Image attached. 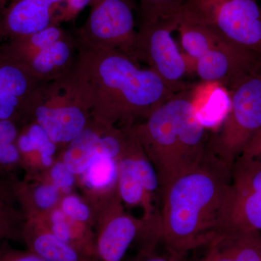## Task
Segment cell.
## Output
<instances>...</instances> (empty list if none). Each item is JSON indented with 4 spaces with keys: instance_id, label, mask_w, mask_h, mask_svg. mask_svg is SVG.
<instances>
[{
    "instance_id": "d590c367",
    "label": "cell",
    "mask_w": 261,
    "mask_h": 261,
    "mask_svg": "<svg viewBox=\"0 0 261 261\" xmlns=\"http://www.w3.org/2000/svg\"><path fill=\"white\" fill-rule=\"evenodd\" d=\"M10 1V0H0V17L3 15L5 8H6L7 6L9 4Z\"/></svg>"
},
{
    "instance_id": "d6986e66",
    "label": "cell",
    "mask_w": 261,
    "mask_h": 261,
    "mask_svg": "<svg viewBox=\"0 0 261 261\" xmlns=\"http://www.w3.org/2000/svg\"><path fill=\"white\" fill-rule=\"evenodd\" d=\"M118 160L95 154L85 172L84 181L96 191L112 192L118 186Z\"/></svg>"
},
{
    "instance_id": "e0dca14e",
    "label": "cell",
    "mask_w": 261,
    "mask_h": 261,
    "mask_svg": "<svg viewBox=\"0 0 261 261\" xmlns=\"http://www.w3.org/2000/svg\"><path fill=\"white\" fill-rule=\"evenodd\" d=\"M97 126H87L73 140L65 149L63 162L70 172L74 175L83 174L95 155V147L102 135L105 126L108 125L99 123Z\"/></svg>"
},
{
    "instance_id": "30bf717a",
    "label": "cell",
    "mask_w": 261,
    "mask_h": 261,
    "mask_svg": "<svg viewBox=\"0 0 261 261\" xmlns=\"http://www.w3.org/2000/svg\"><path fill=\"white\" fill-rule=\"evenodd\" d=\"M177 29L176 17L141 23L137 32L134 59L144 62L174 93L189 88L185 83L187 61L180 53L172 33Z\"/></svg>"
},
{
    "instance_id": "ac0fdd59",
    "label": "cell",
    "mask_w": 261,
    "mask_h": 261,
    "mask_svg": "<svg viewBox=\"0 0 261 261\" xmlns=\"http://www.w3.org/2000/svg\"><path fill=\"white\" fill-rule=\"evenodd\" d=\"M233 192L229 233L261 232V196L233 188Z\"/></svg>"
},
{
    "instance_id": "5b68a950",
    "label": "cell",
    "mask_w": 261,
    "mask_h": 261,
    "mask_svg": "<svg viewBox=\"0 0 261 261\" xmlns=\"http://www.w3.org/2000/svg\"><path fill=\"white\" fill-rule=\"evenodd\" d=\"M88 106L68 75L41 84L27 116H34L54 143H69L89 124Z\"/></svg>"
},
{
    "instance_id": "52a82bcc",
    "label": "cell",
    "mask_w": 261,
    "mask_h": 261,
    "mask_svg": "<svg viewBox=\"0 0 261 261\" xmlns=\"http://www.w3.org/2000/svg\"><path fill=\"white\" fill-rule=\"evenodd\" d=\"M75 38L57 23L41 32L0 43L3 53L39 82H51L69 73L74 65Z\"/></svg>"
},
{
    "instance_id": "f1b7e54d",
    "label": "cell",
    "mask_w": 261,
    "mask_h": 261,
    "mask_svg": "<svg viewBox=\"0 0 261 261\" xmlns=\"http://www.w3.org/2000/svg\"><path fill=\"white\" fill-rule=\"evenodd\" d=\"M24 132L32 141L35 147L36 152H39L43 146L51 141L44 128L37 123L30 125Z\"/></svg>"
},
{
    "instance_id": "d4e9b609",
    "label": "cell",
    "mask_w": 261,
    "mask_h": 261,
    "mask_svg": "<svg viewBox=\"0 0 261 261\" xmlns=\"http://www.w3.org/2000/svg\"><path fill=\"white\" fill-rule=\"evenodd\" d=\"M6 240H0V261H44L32 251H22L13 248Z\"/></svg>"
},
{
    "instance_id": "603a6c76",
    "label": "cell",
    "mask_w": 261,
    "mask_h": 261,
    "mask_svg": "<svg viewBox=\"0 0 261 261\" xmlns=\"http://www.w3.org/2000/svg\"><path fill=\"white\" fill-rule=\"evenodd\" d=\"M25 188V186H23ZM58 190L54 185H41V186L36 187L34 191L32 192V195L30 196L28 192L27 194L30 197H32L33 202L34 205L37 206L38 208L42 210H48L50 209L58 202L59 193Z\"/></svg>"
},
{
    "instance_id": "4316f807",
    "label": "cell",
    "mask_w": 261,
    "mask_h": 261,
    "mask_svg": "<svg viewBox=\"0 0 261 261\" xmlns=\"http://www.w3.org/2000/svg\"><path fill=\"white\" fill-rule=\"evenodd\" d=\"M93 0H65L64 4L57 13L55 23L68 21L74 18L87 5H90Z\"/></svg>"
},
{
    "instance_id": "d6a6232c",
    "label": "cell",
    "mask_w": 261,
    "mask_h": 261,
    "mask_svg": "<svg viewBox=\"0 0 261 261\" xmlns=\"http://www.w3.org/2000/svg\"><path fill=\"white\" fill-rule=\"evenodd\" d=\"M10 197H11V195H9L6 189L0 185V214L15 209Z\"/></svg>"
},
{
    "instance_id": "ffe728a7",
    "label": "cell",
    "mask_w": 261,
    "mask_h": 261,
    "mask_svg": "<svg viewBox=\"0 0 261 261\" xmlns=\"http://www.w3.org/2000/svg\"><path fill=\"white\" fill-rule=\"evenodd\" d=\"M231 178L237 191L261 196V161L240 155L233 163Z\"/></svg>"
},
{
    "instance_id": "836d02e7",
    "label": "cell",
    "mask_w": 261,
    "mask_h": 261,
    "mask_svg": "<svg viewBox=\"0 0 261 261\" xmlns=\"http://www.w3.org/2000/svg\"><path fill=\"white\" fill-rule=\"evenodd\" d=\"M65 215L61 209H56L51 212L50 216L51 224L65 221Z\"/></svg>"
},
{
    "instance_id": "e575fe53",
    "label": "cell",
    "mask_w": 261,
    "mask_h": 261,
    "mask_svg": "<svg viewBox=\"0 0 261 261\" xmlns=\"http://www.w3.org/2000/svg\"><path fill=\"white\" fill-rule=\"evenodd\" d=\"M41 161L42 163L46 167H49L53 163V157L51 156L44 155V154H41Z\"/></svg>"
},
{
    "instance_id": "83f0119b",
    "label": "cell",
    "mask_w": 261,
    "mask_h": 261,
    "mask_svg": "<svg viewBox=\"0 0 261 261\" xmlns=\"http://www.w3.org/2000/svg\"><path fill=\"white\" fill-rule=\"evenodd\" d=\"M50 176L53 185L61 190L74 185L75 175L70 172L63 162L57 163L53 166Z\"/></svg>"
},
{
    "instance_id": "7c38bea8",
    "label": "cell",
    "mask_w": 261,
    "mask_h": 261,
    "mask_svg": "<svg viewBox=\"0 0 261 261\" xmlns=\"http://www.w3.org/2000/svg\"><path fill=\"white\" fill-rule=\"evenodd\" d=\"M65 0H10L0 17V43L41 32L55 23Z\"/></svg>"
},
{
    "instance_id": "8d00e7d4",
    "label": "cell",
    "mask_w": 261,
    "mask_h": 261,
    "mask_svg": "<svg viewBox=\"0 0 261 261\" xmlns=\"http://www.w3.org/2000/svg\"><path fill=\"white\" fill-rule=\"evenodd\" d=\"M61 191L66 195H70L71 192V187H65V188L62 189Z\"/></svg>"
},
{
    "instance_id": "4dcf8cb0",
    "label": "cell",
    "mask_w": 261,
    "mask_h": 261,
    "mask_svg": "<svg viewBox=\"0 0 261 261\" xmlns=\"http://www.w3.org/2000/svg\"><path fill=\"white\" fill-rule=\"evenodd\" d=\"M240 155L261 161V128L254 135Z\"/></svg>"
},
{
    "instance_id": "1f68e13d",
    "label": "cell",
    "mask_w": 261,
    "mask_h": 261,
    "mask_svg": "<svg viewBox=\"0 0 261 261\" xmlns=\"http://www.w3.org/2000/svg\"><path fill=\"white\" fill-rule=\"evenodd\" d=\"M129 261H182V257L168 252V255H159L154 251H142Z\"/></svg>"
},
{
    "instance_id": "7402d4cb",
    "label": "cell",
    "mask_w": 261,
    "mask_h": 261,
    "mask_svg": "<svg viewBox=\"0 0 261 261\" xmlns=\"http://www.w3.org/2000/svg\"><path fill=\"white\" fill-rule=\"evenodd\" d=\"M19 221L20 216L15 209L0 214V240L22 239Z\"/></svg>"
},
{
    "instance_id": "74e56055",
    "label": "cell",
    "mask_w": 261,
    "mask_h": 261,
    "mask_svg": "<svg viewBox=\"0 0 261 261\" xmlns=\"http://www.w3.org/2000/svg\"></svg>"
},
{
    "instance_id": "cb8c5ba5",
    "label": "cell",
    "mask_w": 261,
    "mask_h": 261,
    "mask_svg": "<svg viewBox=\"0 0 261 261\" xmlns=\"http://www.w3.org/2000/svg\"><path fill=\"white\" fill-rule=\"evenodd\" d=\"M61 210L65 216L75 221H87L90 216L88 206L84 203L78 197L68 195L63 199L61 203Z\"/></svg>"
},
{
    "instance_id": "7a4b0ae2",
    "label": "cell",
    "mask_w": 261,
    "mask_h": 261,
    "mask_svg": "<svg viewBox=\"0 0 261 261\" xmlns=\"http://www.w3.org/2000/svg\"><path fill=\"white\" fill-rule=\"evenodd\" d=\"M69 75L95 121L133 127L175 94L150 69L119 50H94L76 45Z\"/></svg>"
},
{
    "instance_id": "3957f363",
    "label": "cell",
    "mask_w": 261,
    "mask_h": 261,
    "mask_svg": "<svg viewBox=\"0 0 261 261\" xmlns=\"http://www.w3.org/2000/svg\"><path fill=\"white\" fill-rule=\"evenodd\" d=\"M197 94L190 89L175 94L132 127L157 173L161 200L170 184L195 167L207 152V137L199 119Z\"/></svg>"
},
{
    "instance_id": "9c48e42d",
    "label": "cell",
    "mask_w": 261,
    "mask_h": 261,
    "mask_svg": "<svg viewBox=\"0 0 261 261\" xmlns=\"http://www.w3.org/2000/svg\"><path fill=\"white\" fill-rule=\"evenodd\" d=\"M90 5L88 18L75 34L76 45L119 50L134 59L137 32L132 0H93Z\"/></svg>"
},
{
    "instance_id": "4fadbf2b",
    "label": "cell",
    "mask_w": 261,
    "mask_h": 261,
    "mask_svg": "<svg viewBox=\"0 0 261 261\" xmlns=\"http://www.w3.org/2000/svg\"><path fill=\"white\" fill-rule=\"evenodd\" d=\"M41 84L0 49V120L17 123L23 118L29 100Z\"/></svg>"
},
{
    "instance_id": "44dd1931",
    "label": "cell",
    "mask_w": 261,
    "mask_h": 261,
    "mask_svg": "<svg viewBox=\"0 0 261 261\" xmlns=\"http://www.w3.org/2000/svg\"><path fill=\"white\" fill-rule=\"evenodd\" d=\"M142 23L177 16L188 0H139Z\"/></svg>"
},
{
    "instance_id": "277c9868",
    "label": "cell",
    "mask_w": 261,
    "mask_h": 261,
    "mask_svg": "<svg viewBox=\"0 0 261 261\" xmlns=\"http://www.w3.org/2000/svg\"><path fill=\"white\" fill-rule=\"evenodd\" d=\"M184 50L195 62L204 83L233 89L243 80L261 73V54L243 47L212 29L178 20Z\"/></svg>"
},
{
    "instance_id": "f546056e",
    "label": "cell",
    "mask_w": 261,
    "mask_h": 261,
    "mask_svg": "<svg viewBox=\"0 0 261 261\" xmlns=\"http://www.w3.org/2000/svg\"><path fill=\"white\" fill-rule=\"evenodd\" d=\"M50 231L57 238L73 247V228L65 221L51 224Z\"/></svg>"
},
{
    "instance_id": "5bb4252c",
    "label": "cell",
    "mask_w": 261,
    "mask_h": 261,
    "mask_svg": "<svg viewBox=\"0 0 261 261\" xmlns=\"http://www.w3.org/2000/svg\"><path fill=\"white\" fill-rule=\"evenodd\" d=\"M139 145L133 130L128 145L118 159V195L121 201L129 206H142L144 217L161 220V211L156 210L153 199L146 192L140 177L135 159V151Z\"/></svg>"
},
{
    "instance_id": "6da1fadb",
    "label": "cell",
    "mask_w": 261,
    "mask_h": 261,
    "mask_svg": "<svg viewBox=\"0 0 261 261\" xmlns=\"http://www.w3.org/2000/svg\"><path fill=\"white\" fill-rule=\"evenodd\" d=\"M233 195L231 168L207 147L202 161L161 196L160 243L183 258L229 233Z\"/></svg>"
},
{
    "instance_id": "8992f818",
    "label": "cell",
    "mask_w": 261,
    "mask_h": 261,
    "mask_svg": "<svg viewBox=\"0 0 261 261\" xmlns=\"http://www.w3.org/2000/svg\"><path fill=\"white\" fill-rule=\"evenodd\" d=\"M229 111L219 129L207 137V149L226 166L233 163L261 128V73L228 91Z\"/></svg>"
},
{
    "instance_id": "2e32d148",
    "label": "cell",
    "mask_w": 261,
    "mask_h": 261,
    "mask_svg": "<svg viewBox=\"0 0 261 261\" xmlns=\"http://www.w3.org/2000/svg\"><path fill=\"white\" fill-rule=\"evenodd\" d=\"M21 236L30 251L44 261H88L73 247L57 238L50 230L39 229L34 223L25 224Z\"/></svg>"
},
{
    "instance_id": "8fae6325",
    "label": "cell",
    "mask_w": 261,
    "mask_h": 261,
    "mask_svg": "<svg viewBox=\"0 0 261 261\" xmlns=\"http://www.w3.org/2000/svg\"><path fill=\"white\" fill-rule=\"evenodd\" d=\"M119 195L113 196L110 216L95 242L96 257L99 261H121L136 240L142 247L155 244L159 240L161 220L135 219L123 213Z\"/></svg>"
},
{
    "instance_id": "ba28073f",
    "label": "cell",
    "mask_w": 261,
    "mask_h": 261,
    "mask_svg": "<svg viewBox=\"0 0 261 261\" xmlns=\"http://www.w3.org/2000/svg\"><path fill=\"white\" fill-rule=\"evenodd\" d=\"M176 17L207 27L261 54V8L257 0H188Z\"/></svg>"
},
{
    "instance_id": "9a60e30c",
    "label": "cell",
    "mask_w": 261,
    "mask_h": 261,
    "mask_svg": "<svg viewBox=\"0 0 261 261\" xmlns=\"http://www.w3.org/2000/svg\"><path fill=\"white\" fill-rule=\"evenodd\" d=\"M207 247L198 261H261V232L226 233Z\"/></svg>"
},
{
    "instance_id": "484cf974",
    "label": "cell",
    "mask_w": 261,
    "mask_h": 261,
    "mask_svg": "<svg viewBox=\"0 0 261 261\" xmlns=\"http://www.w3.org/2000/svg\"><path fill=\"white\" fill-rule=\"evenodd\" d=\"M19 135L16 123L10 120H0V159L5 149L17 143Z\"/></svg>"
}]
</instances>
